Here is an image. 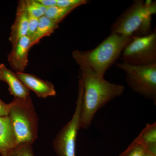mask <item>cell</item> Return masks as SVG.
<instances>
[{"instance_id": "1", "label": "cell", "mask_w": 156, "mask_h": 156, "mask_svg": "<svg viewBox=\"0 0 156 156\" xmlns=\"http://www.w3.org/2000/svg\"><path fill=\"white\" fill-rule=\"evenodd\" d=\"M72 55L80 66L78 93L82 98L80 128L87 129L98 111L110 101L122 95L125 87L98 76L76 50Z\"/></svg>"}, {"instance_id": "2", "label": "cell", "mask_w": 156, "mask_h": 156, "mask_svg": "<svg viewBox=\"0 0 156 156\" xmlns=\"http://www.w3.org/2000/svg\"><path fill=\"white\" fill-rule=\"evenodd\" d=\"M156 14V1L135 0L113 23L111 34L131 37L147 35L152 32V17Z\"/></svg>"}, {"instance_id": "3", "label": "cell", "mask_w": 156, "mask_h": 156, "mask_svg": "<svg viewBox=\"0 0 156 156\" xmlns=\"http://www.w3.org/2000/svg\"><path fill=\"white\" fill-rule=\"evenodd\" d=\"M133 38L118 34H111L92 50L76 51L98 76L104 77L107 71L119 57Z\"/></svg>"}, {"instance_id": "4", "label": "cell", "mask_w": 156, "mask_h": 156, "mask_svg": "<svg viewBox=\"0 0 156 156\" xmlns=\"http://www.w3.org/2000/svg\"><path fill=\"white\" fill-rule=\"evenodd\" d=\"M11 102L9 116L14 128L17 145L23 143L33 144L38 137L39 119L31 98H14Z\"/></svg>"}, {"instance_id": "5", "label": "cell", "mask_w": 156, "mask_h": 156, "mask_svg": "<svg viewBox=\"0 0 156 156\" xmlns=\"http://www.w3.org/2000/svg\"><path fill=\"white\" fill-rule=\"evenodd\" d=\"M116 65L125 72L127 83L133 91L156 104V63L136 66L123 61Z\"/></svg>"}, {"instance_id": "6", "label": "cell", "mask_w": 156, "mask_h": 156, "mask_svg": "<svg viewBox=\"0 0 156 156\" xmlns=\"http://www.w3.org/2000/svg\"><path fill=\"white\" fill-rule=\"evenodd\" d=\"M123 61L136 66L156 63V30L145 36L134 37L122 53Z\"/></svg>"}, {"instance_id": "7", "label": "cell", "mask_w": 156, "mask_h": 156, "mask_svg": "<svg viewBox=\"0 0 156 156\" xmlns=\"http://www.w3.org/2000/svg\"><path fill=\"white\" fill-rule=\"evenodd\" d=\"M82 98L78 93L75 111L71 119L62 127L53 141V146L57 156H76V141L80 128Z\"/></svg>"}, {"instance_id": "8", "label": "cell", "mask_w": 156, "mask_h": 156, "mask_svg": "<svg viewBox=\"0 0 156 156\" xmlns=\"http://www.w3.org/2000/svg\"><path fill=\"white\" fill-rule=\"evenodd\" d=\"M31 48L30 38L27 36L23 37L12 46L8 55V61L16 73L24 72L28 65L29 52Z\"/></svg>"}, {"instance_id": "9", "label": "cell", "mask_w": 156, "mask_h": 156, "mask_svg": "<svg viewBox=\"0 0 156 156\" xmlns=\"http://www.w3.org/2000/svg\"><path fill=\"white\" fill-rule=\"evenodd\" d=\"M20 80L30 90H32L38 97L46 98L56 96L55 87L52 82L44 80L32 74L17 73Z\"/></svg>"}, {"instance_id": "10", "label": "cell", "mask_w": 156, "mask_h": 156, "mask_svg": "<svg viewBox=\"0 0 156 156\" xmlns=\"http://www.w3.org/2000/svg\"><path fill=\"white\" fill-rule=\"evenodd\" d=\"M0 81L5 82L9 86V90L14 98L26 99L30 97V90L18 78L16 73L0 64Z\"/></svg>"}, {"instance_id": "11", "label": "cell", "mask_w": 156, "mask_h": 156, "mask_svg": "<svg viewBox=\"0 0 156 156\" xmlns=\"http://www.w3.org/2000/svg\"><path fill=\"white\" fill-rule=\"evenodd\" d=\"M28 15L27 11L25 0L18 2L16 17L11 27L9 40L12 46L28 33Z\"/></svg>"}, {"instance_id": "12", "label": "cell", "mask_w": 156, "mask_h": 156, "mask_svg": "<svg viewBox=\"0 0 156 156\" xmlns=\"http://www.w3.org/2000/svg\"><path fill=\"white\" fill-rule=\"evenodd\" d=\"M17 145V139L9 115L0 116V154L7 156Z\"/></svg>"}, {"instance_id": "13", "label": "cell", "mask_w": 156, "mask_h": 156, "mask_svg": "<svg viewBox=\"0 0 156 156\" xmlns=\"http://www.w3.org/2000/svg\"><path fill=\"white\" fill-rule=\"evenodd\" d=\"M58 27V24L53 22L46 16L39 18L36 30L31 37V47L38 44L43 38L50 37Z\"/></svg>"}, {"instance_id": "14", "label": "cell", "mask_w": 156, "mask_h": 156, "mask_svg": "<svg viewBox=\"0 0 156 156\" xmlns=\"http://www.w3.org/2000/svg\"><path fill=\"white\" fill-rule=\"evenodd\" d=\"M145 150L156 154V123L147 124L145 128L135 138Z\"/></svg>"}, {"instance_id": "15", "label": "cell", "mask_w": 156, "mask_h": 156, "mask_svg": "<svg viewBox=\"0 0 156 156\" xmlns=\"http://www.w3.org/2000/svg\"><path fill=\"white\" fill-rule=\"evenodd\" d=\"M76 7L62 8L58 6L50 7L47 9L45 16L57 24H59L65 17L67 16Z\"/></svg>"}, {"instance_id": "16", "label": "cell", "mask_w": 156, "mask_h": 156, "mask_svg": "<svg viewBox=\"0 0 156 156\" xmlns=\"http://www.w3.org/2000/svg\"><path fill=\"white\" fill-rule=\"evenodd\" d=\"M26 8L29 15L38 18L44 16L48 8L43 6L37 0H25Z\"/></svg>"}, {"instance_id": "17", "label": "cell", "mask_w": 156, "mask_h": 156, "mask_svg": "<svg viewBox=\"0 0 156 156\" xmlns=\"http://www.w3.org/2000/svg\"><path fill=\"white\" fill-rule=\"evenodd\" d=\"M31 144L23 143L17 144L7 156H34Z\"/></svg>"}, {"instance_id": "18", "label": "cell", "mask_w": 156, "mask_h": 156, "mask_svg": "<svg viewBox=\"0 0 156 156\" xmlns=\"http://www.w3.org/2000/svg\"><path fill=\"white\" fill-rule=\"evenodd\" d=\"M145 151L142 144L135 139L119 156H144Z\"/></svg>"}, {"instance_id": "19", "label": "cell", "mask_w": 156, "mask_h": 156, "mask_svg": "<svg viewBox=\"0 0 156 156\" xmlns=\"http://www.w3.org/2000/svg\"><path fill=\"white\" fill-rule=\"evenodd\" d=\"M88 3V1L87 0H57L56 6L62 8L78 7Z\"/></svg>"}, {"instance_id": "20", "label": "cell", "mask_w": 156, "mask_h": 156, "mask_svg": "<svg viewBox=\"0 0 156 156\" xmlns=\"http://www.w3.org/2000/svg\"><path fill=\"white\" fill-rule=\"evenodd\" d=\"M39 18L28 15V33L27 36L31 37L36 30L38 25Z\"/></svg>"}, {"instance_id": "21", "label": "cell", "mask_w": 156, "mask_h": 156, "mask_svg": "<svg viewBox=\"0 0 156 156\" xmlns=\"http://www.w3.org/2000/svg\"><path fill=\"white\" fill-rule=\"evenodd\" d=\"M11 105V102L9 104L5 103L0 98V116L9 115Z\"/></svg>"}, {"instance_id": "22", "label": "cell", "mask_w": 156, "mask_h": 156, "mask_svg": "<svg viewBox=\"0 0 156 156\" xmlns=\"http://www.w3.org/2000/svg\"><path fill=\"white\" fill-rule=\"evenodd\" d=\"M43 6L46 8L54 7L57 5V0H37Z\"/></svg>"}, {"instance_id": "23", "label": "cell", "mask_w": 156, "mask_h": 156, "mask_svg": "<svg viewBox=\"0 0 156 156\" xmlns=\"http://www.w3.org/2000/svg\"><path fill=\"white\" fill-rule=\"evenodd\" d=\"M144 156H156V154H153L152 153L150 152L145 151Z\"/></svg>"}]
</instances>
